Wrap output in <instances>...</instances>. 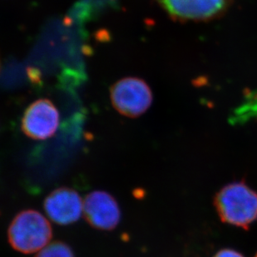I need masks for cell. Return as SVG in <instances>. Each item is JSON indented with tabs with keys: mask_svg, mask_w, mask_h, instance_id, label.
Returning a JSON list of instances; mask_svg holds the SVG:
<instances>
[{
	"mask_svg": "<svg viewBox=\"0 0 257 257\" xmlns=\"http://www.w3.org/2000/svg\"><path fill=\"white\" fill-rule=\"evenodd\" d=\"M44 210L52 221L67 226L78 221L83 211V201L75 190L59 187L44 200Z\"/></svg>",
	"mask_w": 257,
	"mask_h": 257,
	"instance_id": "obj_7",
	"label": "cell"
},
{
	"mask_svg": "<svg viewBox=\"0 0 257 257\" xmlns=\"http://www.w3.org/2000/svg\"><path fill=\"white\" fill-rule=\"evenodd\" d=\"M83 215L93 228L112 230L121 219L118 203L108 192L94 191L83 200Z\"/></svg>",
	"mask_w": 257,
	"mask_h": 257,
	"instance_id": "obj_6",
	"label": "cell"
},
{
	"mask_svg": "<svg viewBox=\"0 0 257 257\" xmlns=\"http://www.w3.org/2000/svg\"><path fill=\"white\" fill-rule=\"evenodd\" d=\"M59 126V113L49 99H39L25 110L21 121V129L30 139L45 140L56 133Z\"/></svg>",
	"mask_w": 257,
	"mask_h": 257,
	"instance_id": "obj_5",
	"label": "cell"
},
{
	"mask_svg": "<svg viewBox=\"0 0 257 257\" xmlns=\"http://www.w3.org/2000/svg\"><path fill=\"white\" fill-rule=\"evenodd\" d=\"M110 96L115 109L128 117L143 114L153 102L150 87L145 81L138 78L117 81L111 87Z\"/></svg>",
	"mask_w": 257,
	"mask_h": 257,
	"instance_id": "obj_3",
	"label": "cell"
},
{
	"mask_svg": "<svg viewBox=\"0 0 257 257\" xmlns=\"http://www.w3.org/2000/svg\"><path fill=\"white\" fill-rule=\"evenodd\" d=\"M255 257H257V254H256V255H255Z\"/></svg>",
	"mask_w": 257,
	"mask_h": 257,
	"instance_id": "obj_10",
	"label": "cell"
},
{
	"mask_svg": "<svg viewBox=\"0 0 257 257\" xmlns=\"http://www.w3.org/2000/svg\"><path fill=\"white\" fill-rule=\"evenodd\" d=\"M173 20L206 22L221 17L231 0H158Z\"/></svg>",
	"mask_w": 257,
	"mask_h": 257,
	"instance_id": "obj_4",
	"label": "cell"
},
{
	"mask_svg": "<svg viewBox=\"0 0 257 257\" xmlns=\"http://www.w3.org/2000/svg\"><path fill=\"white\" fill-rule=\"evenodd\" d=\"M53 229L49 220L35 210H25L15 216L8 229L9 242L24 254L39 252L49 245Z\"/></svg>",
	"mask_w": 257,
	"mask_h": 257,
	"instance_id": "obj_2",
	"label": "cell"
},
{
	"mask_svg": "<svg viewBox=\"0 0 257 257\" xmlns=\"http://www.w3.org/2000/svg\"><path fill=\"white\" fill-rule=\"evenodd\" d=\"M213 257H245L241 253L238 252L233 249H222L219 250Z\"/></svg>",
	"mask_w": 257,
	"mask_h": 257,
	"instance_id": "obj_9",
	"label": "cell"
},
{
	"mask_svg": "<svg viewBox=\"0 0 257 257\" xmlns=\"http://www.w3.org/2000/svg\"><path fill=\"white\" fill-rule=\"evenodd\" d=\"M35 257H74L70 246L63 241L49 243Z\"/></svg>",
	"mask_w": 257,
	"mask_h": 257,
	"instance_id": "obj_8",
	"label": "cell"
},
{
	"mask_svg": "<svg viewBox=\"0 0 257 257\" xmlns=\"http://www.w3.org/2000/svg\"><path fill=\"white\" fill-rule=\"evenodd\" d=\"M214 205L224 223L247 230L257 220V192L244 182H231L216 195Z\"/></svg>",
	"mask_w": 257,
	"mask_h": 257,
	"instance_id": "obj_1",
	"label": "cell"
}]
</instances>
